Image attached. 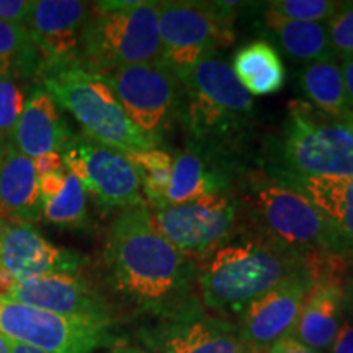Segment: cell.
Masks as SVG:
<instances>
[{"label":"cell","mask_w":353,"mask_h":353,"mask_svg":"<svg viewBox=\"0 0 353 353\" xmlns=\"http://www.w3.org/2000/svg\"><path fill=\"white\" fill-rule=\"evenodd\" d=\"M44 90L76 118L83 134L114 151L134 154L156 148L132 125L117 95L99 74L77 64L52 65L39 72Z\"/></svg>","instance_id":"4"},{"label":"cell","mask_w":353,"mask_h":353,"mask_svg":"<svg viewBox=\"0 0 353 353\" xmlns=\"http://www.w3.org/2000/svg\"><path fill=\"white\" fill-rule=\"evenodd\" d=\"M286 187L301 192L337 234L345 252H353V175L345 179L291 180Z\"/></svg>","instance_id":"22"},{"label":"cell","mask_w":353,"mask_h":353,"mask_svg":"<svg viewBox=\"0 0 353 353\" xmlns=\"http://www.w3.org/2000/svg\"><path fill=\"white\" fill-rule=\"evenodd\" d=\"M6 299L64 317L112 322L107 301L79 275H50L17 283Z\"/></svg>","instance_id":"17"},{"label":"cell","mask_w":353,"mask_h":353,"mask_svg":"<svg viewBox=\"0 0 353 353\" xmlns=\"http://www.w3.org/2000/svg\"><path fill=\"white\" fill-rule=\"evenodd\" d=\"M329 41L337 57L353 56V2H342L327 21Z\"/></svg>","instance_id":"31"},{"label":"cell","mask_w":353,"mask_h":353,"mask_svg":"<svg viewBox=\"0 0 353 353\" xmlns=\"http://www.w3.org/2000/svg\"><path fill=\"white\" fill-rule=\"evenodd\" d=\"M61 156L68 172L77 176L85 193L105 213L145 205L138 172L125 154L95 143L85 134H74Z\"/></svg>","instance_id":"11"},{"label":"cell","mask_w":353,"mask_h":353,"mask_svg":"<svg viewBox=\"0 0 353 353\" xmlns=\"http://www.w3.org/2000/svg\"><path fill=\"white\" fill-rule=\"evenodd\" d=\"M112 322L64 317L0 298V334L46 353H94L114 345Z\"/></svg>","instance_id":"10"},{"label":"cell","mask_w":353,"mask_h":353,"mask_svg":"<svg viewBox=\"0 0 353 353\" xmlns=\"http://www.w3.org/2000/svg\"><path fill=\"white\" fill-rule=\"evenodd\" d=\"M245 206L260 239L306 260L317 254H345L337 234L311 200L276 182L250 185Z\"/></svg>","instance_id":"6"},{"label":"cell","mask_w":353,"mask_h":353,"mask_svg":"<svg viewBox=\"0 0 353 353\" xmlns=\"http://www.w3.org/2000/svg\"><path fill=\"white\" fill-rule=\"evenodd\" d=\"M88 13V3L79 0L33 2L26 28L41 54L43 69L65 64L79 65L82 32Z\"/></svg>","instance_id":"16"},{"label":"cell","mask_w":353,"mask_h":353,"mask_svg":"<svg viewBox=\"0 0 353 353\" xmlns=\"http://www.w3.org/2000/svg\"><path fill=\"white\" fill-rule=\"evenodd\" d=\"M72 138L74 134L61 113L59 105L43 85L33 87L19 125L13 131V145L33 161L44 154H61Z\"/></svg>","instance_id":"18"},{"label":"cell","mask_w":353,"mask_h":353,"mask_svg":"<svg viewBox=\"0 0 353 353\" xmlns=\"http://www.w3.org/2000/svg\"><path fill=\"white\" fill-rule=\"evenodd\" d=\"M339 64H341L343 85H345V94H347L348 105H350V108L353 112V56L341 57Z\"/></svg>","instance_id":"36"},{"label":"cell","mask_w":353,"mask_h":353,"mask_svg":"<svg viewBox=\"0 0 353 353\" xmlns=\"http://www.w3.org/2000/svg\"><path fill=\"white\" fill-rule=\"evenodd\" d=\"M103 353H151V352L144 350V348L123 345V343H114V345L108 347V350H105Z\"/></svg>","instance_id":"37"},{"label":"cell","mask_w":353,"mask_h":353,"mask_svg":"<svg viewBox=\"0 0 353 353\" xmlns=\"http://www.w3.org/2000/svg\"><path fill=\"white\" fill-rule=\"evenodd\" d=\"M342 314L343 290L341 281H317L306 296L291 335L314 350H327L341 329Z\"/></svg>","instance_id":"20"},{"label":"cell","mask_w":353,"mask_h":353,"mask_svg":"<svg viewBox=\"0 0 353 353\" xmlns=\"http://www.w3.org/2000/svg\"><path fill=\"white\" fill-rule=\"evenodd\" d=\"M159 2H141L138 7L117 12H99L90 7L83 25L79 65L92 74L120 68L161 63Z\"/></svg>","instance_id":"7"},{"label":"cell","mask_w":353,"mask_h":353,"mask_svg":"<svg viewBox=\"0 0 353 353\" xmlns=\"http://www.w3.org/2000/svg\"><path fill=\"white\" fill-rule=\"evenodd\" d=\"M341 123H343V125H345L348 130H350L352 132H353V113L352 114H348V117L345 118V120L343 121H341Z\"/></svg>","instance_id":"41"},{"label":"cell","mask_w":353,"mask_h":353,"mask_svg":"<svg viewBox=\"0 0 353 353\" xmlns=\"http://www.w3.org/2000/svg\"><path fill=\"white\" fill-rule=\"evenodd\" d=\"M41 216V196L33 161L12 143L0 164V219L32 224Z\"/></svg>","instance_id":"19"},{"label":"cell","mask_w":353,"mask_h":353,"mask_svg":"<svg viewBox=\"0 0 353 353\" xmlns=\"http://www.w3.org/2000/svg\"><path fill=\"white\" fill-rule=\"evenodd\" d=\"M151 218L176 250L195 260L231 241L239 223V205L223 195L152 208Z\"/></svg>","instance_id":"12"},{"label":"cell","mask_w":353,"mask_h":353,"mask_svg":"<svg viewBox=\"0 0 353 353\" xmlns=\"http://www.w3.org/2000/svg\"><path fill=\"white\" fill-rule=\"evenodd\" d=\"M103 262L113 288L148 309L174 304L196 275L195 260L157 231L148 205L123 210L112 221Z\"/></svg>","instance_id":"1"},{"label":"cell","mask_w":353,"mask_h":353,"mask_svg":"<svg viewBox=\"0 0 353 353\" xmlns=\"http://www.w3.org/2000/svg\"><path fill=\"white\" fill-rule=\"evenodd\" d=\"M247 353H252V352H250V350H249V352H247Z\"/></svg>","instance_id":"42"},{"label":"cell","mask_w":353,"mask_h":353,"mask_svg":"<svg viewBox=\"0 0 353 353\" xmlns=\"http://www.w3.org/2000/svg\"><path fill=\"white\" fill-rule=\"evenodd\" d=\"M10 144H12V141L6 138V136L0 132V164H2L3 157H6V154L8 151V148H10Z\"/></svg>","instance_id":"39"},{"label":"cell","mask_w":353,"mask_h":353,"mask_svg":"<svg viewBox=\"0 0 353 353\" xmlns=\"http://www.w3.org/2000/svg\"><path fill=\"white\" fill-rule=\"evenodd\" d=\"M41 211L46 221L63 228H81L87 223V193L70 172L54 195L43 198Z\"/></svg>","instance_id":"28"},{"label":"cell","mask_w":353,"mask_h":353,"mask_svg":"<svg viewBox=\"0 0 353 353\" xmlns=\"http://www.w3.org/2000/svg\"><path fill=\"white\" fill-rule=\"evenodd\" d=\"M141 341L151 353H247L241 334L198 307H174L144 327Z\"/></svg>","instance_id":"13"},{"label":"cell","mask_w":353,"mask_h":353,"mask_svg":"<svg viewBox=\"0 0 353 353\" xmlns=\"http://www.w3.org/2000/svg\"><path fill=\"white\" fill-rule=\"evenodd\" d=\"M231 172L203 157L190 145L172 159L167 205H183L205 198L228 195Z\"/></svg>","instance_id":"21"},{"label":"cell","mask_w":353,"mask_h":353,"mask_svg":"<svg viewBox=\"0 0 353 353\" xmlns=\"http://www.w3.org/2000/svg\"><path fill=\"white\" fill-rule=\"evenodd\" d=\"M232 70L252 97L270 95L285 85V65L268 41L245 44L234 56Z\"/></svg>","instance_id":"25"},{"label":"cell","mask_w":353,"mask_h":353,"mask_svg":"<svg viewBox=\"0 0 353 353\" xmlns=\"http://www.w3.org/2000/svg\"><path fill=\"white\" fill-rule=\"evenodd\" d=\"M33 10L28 0H0V20L7 23L26 26Z\"/></svg>","instance_id":"32"},{"label":"cell","mask_w":353,"mask_h":353,"mask_svg":"<svg viewBox=\"0 0 353 353\" xmlns=\"http://www.w3.org/2000/svg\"><path fill=\"white\" fill-rule=\"evenodd\" d=\"M117 95L132 125L154 145L182 114L183 88L164 64L128 65L101 76Z\"/></svg>","instance_id":"9"},{"label":"cell","mask_w":353,"mask_h":353,"mask_svg":"<svg viewBox=\"0 0 353 353\" xmlns=\"http://www.w3.org/2000/svg\"><path fill=\"white\" fill-rule=\"evenodd\" d=\"M141 180V190H144L151 208H161L167 205L172 176V156L162 149L152 148L148 151L128 154Z\"/></svg>","instance_id":"27"},{"label":"cell","mask_w":353,"mask_h":353,"mask_svg":"<svg viewBox=\"0 0 353 353\" xmlns=\"http://www.w3.org/2000/svg\"><path fill=\"white\" fill-rule=\"evenodd\" d=\"M0 353H12L10 345H8V339L3 337L2 334H0Z\"/></svg>","instance_id":"40"},{"label":"cell","mask_w":353,"mask_h":353,"mask_svg":"<svg viewBox=\"0 0 353 353\" xmlns=\"http://www.w3.org/2000/svg\"><path fill=\"white\" fill-rule=\"evenodd\" d=\"M262 21L268 34L275 39L280 50L304 65L324 57L335 56L329 41L327 23L286 20L273 13L267 6L263 7Z\"/></svg>","instance_id":"24"},{"label":"cell","mask_w":353,"mask_h":353,"mask_svg":"<svg viewBox=\"0 0 353 353\" xmlns=\"http://www.w3.org/2000/svg\"><path fill=\"white\" fill-rule=\"evenodd\" d=\"M314 278L306 263L242 311L241 337L252 353H265L293 332Z\"/></svg>","instance_id":"14"},{"label":"cell","mask_w":353,"mask_h":353,"mask_svg":"<svg viewBox=\"0 0 353 353\" xmlns=\"http://www.w3.org/2000/svg\"><path fill=\"white\" fill-rule=\"evenodd\" d=\"M244 2H159L161 64L182 79L190 69L236 41L234 19Z\"/></svg>","instance_id":"8"},{"label":"cell","mask_w":353,"mask_h":353,"mask_svg":"<svg viewBox=\"0 0 353 353\" xmlns=\"http://www.w3.org/2000/svg\"><path fill=\"white\" fill-rule=\"evenodd\" d=\"M273 182L345 179L353 175V132L321 120L309 105L293 103L272 157Z\"/></svg>","instance_id":"5"},{"label":"cell","mask_w":353,"mask_h":353,"mask_svg":"<svg viewBox=\"0 0 353 353\" xmlns=\"http://www.w3.org/2000/svg\"><path fill=\"white\" fill-rule=\"evenodd\" d=\"M301 267L304 259L260 237H250L229 241L198 259L196 276L206 306L216 311H244Z\"/></svg>","instance_id":"3"},{"label":"cell","mask_w":353,"mask_h":353,"mask_svg":"<svg viewBox=\"0 0 353 353\" xmlns=\"http://www.w3.org/2000/svg\"><path fill=\"white\" fill-rule=\"evenodd\" d=\"M267 353H322L314 348L304 345L303 342H299L298 339H294L293 335H286V337L280 339V341L273 343L270 350Z\"/></svg>","instance_id":"34"},{"label":"cell","mask_w":353,"mask_h":353,"mask_svg":"<svg viewBox=\"0 0 353 353\" xmlns=\"http://www.w3.org/2000/svg\"><path fill=\"white\" fill-rule=\"evenodd\" d=\"M180 82L187 145L229 172L239 167L255 126L252 95L218 52L200 61Z\"/></svg>","instance_id":"2"},{"label":"cell","mask_w":353,"mask_h":353,"mask_svg":"<svg viewBox=\"0 0 353 353\" xmlns=\"http://www.w3.org/2000/svg\"><path fill=\"white\" fill-rule=\"evenodd\" d=\"M341 3L342 2H330V0H273L265 6L281 19L327 23L339 10Z\"/></svg>","instance_id":"30"},{"label":"cell","mask_w":353,"mask_h":353,"mask_svg":"<svg viewBox=\"0 0 353 353\" xmlns=\"http://www.w3.org/2000/svg\"><path fill=\"white\" fill-rule=\"evenodd\" d=\"M332 353H353V322H342L337 337L332 343Z\"/></svg>","instance_id":"35"},{"label":"cell","mask_w":353,"mask_h":353,"mask_svg":"<svg viewBox=\"0 0 353 353\" xmlns=\"http://www.w3.org/2000/svg\"><path fill=\"white\" fill-rule=\"evenodd\" d=\"M0 61L6 63L10 72L28 81L39 77L43 59L34 46L26 26L7 23L0 20Z\"/></svg>","instance_id":"26"},{"label":"cell","mask_w":353,"mask_h":353,"mask_svg":"<svg viewBox=\"0 0 353 353\" xmlns=\"http://www.w3.org/2000/svg\"><path fill=\"white\" fill-rule=\"evenodd\" d=\"M33 165H34V172H37L38 179L59 174V172L65 170L63 156H61L59 152H50L33 159Z\"/></svg>","instance_id":"33"},{"label":"cell","mask_w":353,"mask_h":353,"mask_svg":"<svg viewBox=\"0 0 353 353\" xmlns=\"http://www.w3.org/2000/svg\"><path fill=\"white\" fill-rule=\"evenodd\" d=\"M23 79L13 72L0 74V132L12 141L26 105V85Z\"/></svg>","instance_id":"29"},{"label":"cell","mask_w":353,"mask_h":353,"mask_svg":"<svg viewBox=\"0 0 353 353\" xmlns=\"http://www.w3.org/2000/svg\"><path fill=\"white\" fill-rule=\"evenodd\" d=\"M85 257L51 244L32 224L3 221L0 232V267L17 283L50 275H79Z\"/></svg>","instance_id":"15"},{"label":"cell","mask_w":353,"mask_h":353,"mask_svg":"<svg viewBox=\"0 0 353 353\" xmlns=\"http://www.w3.org/2000/svg\"><path fill=\"white\" fill-rule=\"evenodd\" d=\"M8 345H10V352L12 353H46V352H43V350H38V348H34V347L25 345V343L10 341V339H8Z\"/></svg>","instance_id":"38"},{"label":"cell","mask_w":353,"mask_h":353,"mask_svg":"<svg viewBox=\"0 0 353 353\" xmlns=\"http://www.w3.org/2000/svg\"><path fill=\"white\" fill-rule=\"evenodd\" d=\"M298 82L303 94L322 117L330 121H343L352 108L348 105L345 85L337 56L309 63L299 70Z\"/></svg>","instance_id":"23"}]
</instances>
